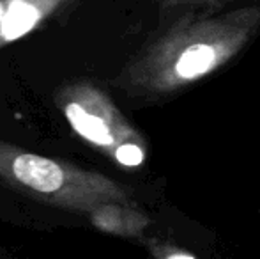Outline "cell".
Wrapping results in <instances>:
<instances>
[{
	"mask_svg": "<svg viewBox=\"0 0 260 259\" xmlns=\"http://www.w3.org/2000/svg\"><path fill=\"white\" fill-rule=\"evenodd\" d=\"M0 181L39 203L75 213H89L105 203L131 204L124 185L98 170L25 151L0 140Z\"/></svg>",
	"mask_w": 260,
	"mask_h": 259,
	"instance_id": "2",
	"label": "cell"
},
{
	"mask_svg": "<svg viewBox=\"0 0 260 259\" xmlns=\"http://www.w3.org/2000/svg\"><path fill=\"white\" fill-rule=\"evenodd\" d=\"M6 13H7V0H0V21L4 20Z\"/></svg>",
	"mask_w": 260,
	"mask_h": 259,
	"instance_id": "8",
	"label": "cell"
},
{
	"mask_svg": "<svg viewBox=\"0 0 260 259\" xmlns=\"http://www.w3.org/2000/svg\"><path fill=\"white\" fill-rule=\"evenodd\" d=\"M87 218L98 231L122 238H138L151 224L147 213L124 203L100 204L87 213Z\"/></svg>",
	"mask_w": 260,
	"mask_h": 259,
	"instance_id": "5",
	"label": "cell"
},
{
	"mask_svg": "<svg viewBox=\"0 0 260 259\" xmlns=\"http://www.w3.org/2000/svg\"><path fill=\"white\" fill-rule=\"evenodd\" d=\"M258 31L260 6L223 14H186L142 50L117 83L137 98L179 93L229 64Z\"/></svg>",
	"mask_w": 260,
	"mask_h": 259,
	"instance_id": "1",
	"label": "cell"
},
{
	"mask_svg": "<svg viewBox=\"0 0 260 259\" xmlns=\"http://www.w3.org/2000/svg\"><path fill=\"white\" fill-rule=\"evenodd\" d=\"M66 0H7V13L0 21V50L34 32Z\"/></svg>",
	"mask_w": 260,
	"mask_h": 259,
	"instance_id": "4",
	"label": "cell"
},
{
	"mask_svg": "<svg viewBox=\"0 0 260 259\" xmlns=\"http://www.w3.org/2000/svg\"><path fill=\"white\" fill-rule=\"evenodd\" d=\"M152 250L156 252L157 259H193V256L189 254H182L175 249H170V247H165V245H154Z\"/></svg>",
	"mask_w": 260,
	"mask_h": 259,
	"instance_id": "6",
	"label": "cell"
},
{
	"mask_svg": "<svg viewBox=\"0 0 260 259\" xmlns=\"http://www.w3.org/2000/svg\"><path fill=\"white\" fill-rule=\"evenodd\" d=\"M219 0H165V7L177 6H197V4H216Z\"/></svg>",
	"mask_w": 260,
	"mask_h": 259,
	"instance_id": "7",
	"label": "cell"
},
{
	"mask_svg": "<svg viewBox=\"0 0 260 259\" xmlns=\"http://www.w3.org/2000/svg\"><path fill=\"white\" fill-rule=\"evenodd\" d=\"M55 103L71 130L117 165L135 169L145 162L147 144L144 137L112 98L92 82L68 83L57 93Z\"/></svg>",
	"mask_w": 260,
	"mask_h": 259,
	"instance_id": "3",
	"label": "cell"
}]
</instances>
